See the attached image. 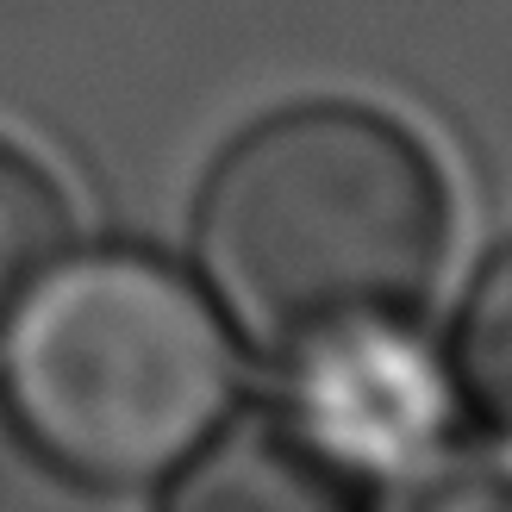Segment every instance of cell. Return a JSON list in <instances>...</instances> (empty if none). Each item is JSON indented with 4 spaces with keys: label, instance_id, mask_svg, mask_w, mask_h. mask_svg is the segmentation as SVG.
Instances as JSON below:
<instances>
[{
    "label": "cell",
    "instance_id": "6",
    "mask_svg": "<svg viewBox=\"0 0 512 512\" xmlns=\"http://www.w3.org/2000/svg\"><path fill=\"white\" fill-rule=\"evenodd\" d=\"M456 381L481 425L512 444V244L469 288L463 325H456Z\"/></svg>",
    "mask_w": 512,
    "mask_h": 512
},
{
    "label": "cell",
    "instance_id": "5",
    "mask_svg": "<svg viewBox=\"0 0 512 512\" xmlns=\"http://www.w3.org/2000/svg\"><path fill=\"white\" fill-rule=\"evenodd\" d=\"M63 232H69V207L57 182L25 150L0 144V319L63 256Z\"/></svg>",
    "mask_w": 512,
    "mask_h": 512
},
{
    "label": "cell",
    "instance_id": "2",
    "mask_svg": "<svg viewBox=\"0 0 512 512\" xmlns=\"http://www.w3.org/2000/svg\"><path fill=\"white\" fill-rule=\"evenodd\" d=\"M7 338L0 388L19 438L88 488L188 469L232 413V331L188 275L100 250L38 275Z\"/></svg>",
    "mask_w": 512,
    "mask_h": 512
},
{
    "label": "cell",
    "instance_id": "3",
    "mask_svg": "<svg viewBox=\"0 0 512 512\" xmlns=\"http://www.w3.org/2000/svg\"><path fill=\"white\" fill-rule=\"evenodd\" d=\"M288 363L294 400L281 425L344 494H363L388 475H413L438 456L450 431V400L400 325L350 331Z\"/></svg>",
    "mask_w": 512,
    "mask_h": 512
},
{
    "label": "cell",
    "instance_id": "1",
    "mask_svg": "<svg viewBox=\"0 0 512 512\" xmlns=\"http://www.w3.org/2000/svg\"><path fill=\"white\" fill-rule=\"evenodd\" d=\"M450 194L431 150L369 107H294L219 157L194 219L207 288L269 356L431 300Z\"/></svg>",
    "mask_w": 512,
    "mask_h": 512
},
{
    "label": "cell",
    "instance_id": "4",
    "mask_svg": "<svg viewBox=\"0 0 512 512\" xmlns=\"http://www.w3.org/2000/svg\"><path fill=\"white\" fill-rule=\"evenodd\" d=\"M182 500H219V506H319L325 500L331 506L350 494L288 438V425H275V431H250L225 456H213L182 488Z\"/></svg>",
    "mask_w": 512,
    "mask_h": 512
}]
</instances>
